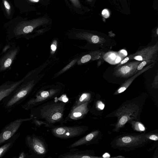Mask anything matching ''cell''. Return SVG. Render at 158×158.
<instances>
[{"label": "cell", "instance_id": "obj_1", "mask_svg": "<svg viewBox=\"0 0 158 158\" xmlns=\"http://www.w3.org/2000/svg\"><path fill=\"white\" fill-rule=\"evenodd\" d=\"M60 98H56L32 108L30 117L44 122L50 128L57 123L63 125L67 104L64 99Z\"/></svg>", "mask_w": 158, "mask_h": 158}, {"label": "cell", "instance_id": "obj_2", "mask_svg": "<svg viewBox=\"0 0 158 158\" xmlns=\"http://www.w3.org/2000/svg\"><path fill=\"white\" fill-rule=\"evenodd\" d=\"M145 100L143 98H139L128 100L116 110L107 115L106 117H115L117 118L112 131L118 132L127 123L131 120H139Z\"/></svg>", "mask_w": 158, "mask_h": 158}, {"label": "cell", "instance_id": "obj_3", "mask_svg": "<svg viewBox=\"0 0 158 158\" xmlns=\"http://www.w3.org/2000/svg\"><path fill=\"white\" fill-rule=\"evenodd\" d=\"M151 132L142 134H123L116 137L111 143L112 147L125 151L141 147L147 143Z\"/></svg>", "mask_w": 158, "mask_h": 158}, {"label": "cell", "instance_id": "obj_4", "mask_svg": "<svg viewBox=\"0 0 158 158\" xmlns=\"http://www.w3.org/2000/svg\"><path fill=\"white\" fill-rule=\"evenodd\" d=\"M25 142L33 158H43L48 151L45 140L34 134L27 135L25 138Z\"/></svg>", "mask_w": 158, "mask_h": 158}, {"label": "cell", "instance_id": "obj_5", "mask_svg": "<svg viewBox=\"0 0 158 158\" xmlns=\"http://www.w3.org/2000/svg\"><path fill=\"white\" fill-rule=\"evenodd\" d=\"M88 126L84 125L66 126H55L50 128L52 134L55 137L62 139H67L81 136L88 130Z\"/></svg>", "mask_w": 158, "mask_h": 158}, {"label": "cell", "instance_id": "obj_6", "mask_svg": "<svg viewBox=\"0 0 158 158\" xmlns=\"http://www.w3.org/2000/svg\"><path fill=\"white\" fill-rule=\"evenodd\" d=\"M32 118H19L11 122L5 126L0 132V146L12 137L24 122L31 121Z\"/></svg>", "mask_w": 158, "mask_h": 158}, {"label": "cell", "instance_id": "obj_7", "mask_svg": "<svg viewBox=\"0 0 158 158\" xmlns=\"http://www.w3.org/2000/svg\"><path fill=\"white\" fill-rule=\"evenodd\" d=\"M86 102L74 107H72L67 116L63 121V124L77 121L83 118L89 111V104Z\"/></svg>", "mask_w": 158, "mask_h": 158}, {"label": "cell", "instance_id": "obj_8", "mask_svg": "<svg viewBox=\"0 0 158 158\" xmlns=\"http://www.w3.org/2000/svg\"><path fill=\"white\" fill-rule=\"evenodd\" d=\"M100 134L99 130L93 131L71 144L68 148L70 149L83 145H88L96 143L100 138Z\"/></svg>", "mask_w": 158, "mask_h": 158}, {"label": "cell", "instance_id": "obj_9", "mask_svg": "<svg viewBox=\"0 0 158 158\" xmlns=\"http://www.w3.org/2000/svg\"><path fill=\"white\" fill-rule=\"evenodd\" d=\"M69 152L60 155L59 158H99L95 156L94 151L91 150H79L72 148Z\"/></svg>", "mask_w": 158, "mask_h": 158}, {"label": "cell", "instance_id": "obj_10", "mask_svg": "<svg viewBox=\"0 0 158 158\" xmlns=\"http://www.w3.org/2000/svg\"><path fill=\"white\" fill-rule=\"evenodd\" d=\"M142 61H137L127 64L117 70L116 73L122 77H128L132 74L136 69L138 65Z\"/></svg>", "mask_w": 158, "mask_h": 158}, {"label": "cell", "instance_id": "obj_11", "mask_svg": "<svg viewBox=\"0 0 158 158\" xmlns=\"http://www.w3.org/2000/svg\"><path fill=\"white\" fill-rule=\"evenodd\" d=\"M35 21L23 22L19 23L15 29V33L19 35L31 32L36 26V23Z\"/></svg>", "mask_w": 158, "mask_h": 158}, {"label": "cell", "instance_id": "obj_12", "mask_svg": "<svg viewBox=\"0 0 158 158\" xmlns=\"http://www.w3.org/2000/svg\"><path fill=\"white\" fill-rule=\"evenodd\" d=\"M20 133L17 132L0 147V158L2 157L13 146L19 137Z\"/></svg>", "mask_w": 158, "mask_h": 158}, {"label": "cell", "instance_id": "obj_13", "mask_svg": "<svg viewBox=\"0 0 158 158\" xmlns=\"http://www.w3.org/2000/svg\"><path fill=\"white\" fill-rule=\"evenodd\" d=\"M91 98L90 94L83 93L77 97L72 107L77 106L86 102L90 103L91 101Z\"/></svg>", "mask_w": 158, "mask_h": 158}, {"label": "cell", "instance_id": "obj_14", "mask_svg": "<svg viewBox=\"0 0 158 158\" xmlns=\"http://www.w3.org/2000/svg\"><path fill=\"white\" fill-rule=\"evenodd\" d=\"M153 65L152 64L149 66H147L145 68L141 70V71L139 72L138 73H137L136 75L132 77L129 80V81H126L124 83L122 86L120 87L117 90V92L115 93V94H120L124 92L129 86L130 84L133 81L135 77H137L139 75L142 73L143 72H144L146 70H148L151 67V66Z\"/></svg>", "mask_w": 158, "mask_h": 158}, {"label": "cell", "instance_id": "obj_15", "mask_svg": "<svg viewBox=\"0 0 158 158\" xmlns=\"http://www.w3.org/2000/svg\"><path fill=\"white\" fill-rule=\"evenodd\" d=\"M21 82V81L17 82L8 88L3 89L0 91V102L14 91Z\"/></svg>", "mask_w": 158, "mask_h": 158}, {"label": "cell", "instance_id": "obj_16", "mask_svg": "<svg viewBox=\"0 0 158 158\" xmlns=\"http://www.w3.org/2000/svg\"><path fill=\"white\" fill-rule=\"evenodd\" d=\"M131 125L133 129L138 131H143L145 130L144 125L138 121L131 120L129 122Z\"/></svg>", "mask_w": 158, "mask_h": 158}, {"label": "cell", "instance_id": "obj_17", "mask_svg": "<svg viewBox=\"0 0 158 158\" xmlns=\"http://www.w3.org/2000/svg\"><path fill=\"white\" fill-rule=\"evenodd\" d=\"M31 118V121L35 126L40 127L42 126H44L47 127L46 124L44 122L36 118Z\"/></svg>", "mask_w": 158, "mask_h": 158}, {"label": "cell", "instance_id": "obj_18", "mask_svg": "<svg viewBox=\"0 0 158 158\" xmlns=\"http://www.w3.org/2000/svg\"><path fill=\"white\" fill-rule=\"evenodd\" d=\"M4 5L7 13L9 15L10 14L11 7L10 5L6 0H3Z\"/></svg>", "mask_w": 158, "mask_h": 158}, {"label": "cell", "instance_id": "obj_19", "mask_svg": "<svg viewBox=\"0 0 158 158\" xmlns=\"http://www.w3.org/2000/svg\"><path fill=\"white\" fill-rule=\"evenodd\" d=\"M94 104V106L93 107H95L96 108H97L99 109L102 110L105 107L104 104L100 101H97Z\"/></svg>", "mask_w": 158, "mask_h": 158}, {"label": "cell", "instance_id": "obj_20", "mask_svg": "<svg viewBox=\"0 0 158 158\" xmlns=\"http://www.w3.org/2000/svg\"><path fill=\"white\" fill-rule=\"evenodd\" d=\"M91 56L89 54L83 56L81 60V62L84 63L89 61L91 59Z\"/></svg>", "mask_w": 158, "mask_h": 158}, {"label": "cell", "instance_id": "obj_21", "mask_svg": "<svg viewBox=\"0 0 158 158\" xmlns=\"http://www.w3.org/2000/svg\"><path fill=\"white\" fill-rule=\"evenodd\" d=\"M19 158H33L31 155H30L28 154L25 153L23 152H22L19 154Z\"/></svg>", "mask_w": 158, "mask_h": 158}, {"label": "cell", "instance_id": "obj_22", "mask_svg": "<svg viewBox=\"0 0 158 158\" xmlns=\"http://www.w3.org/2000/svg\"><path fill=\"white\" fill-rule=\"evenodd\" d=\"M12 58L9 57L6 60L4 64V66L5 68H7L10 65L12 61Z\"/></svg>", "mask_w": 158, "mask_h": 158}, {"label": "cell", "instance_id": "obj_23", "mask_svg": "<svg viewBox=\"0 0 158 158\" xmlns=\"http://www.w3.org/2000/svg\"><path fill=\"white\" fill-rule=\"evenodd\" d=\"M148 139L152 140L157 141L158 139L157 134L153 133L151 132L149 136Z\"/></svg>", "mask_w": 158, "mask_h": 158}, {"label": "cell", "instance_id": "obj_24", "mask_svg": "<svg viewBox=\"0 0 158 158\" xmlns=\"http://www.w3.org/2000/svg\"><path fill=\"white\" fill-rule=\"evenodd\" d=\"M147 64V61L145 60L142 61L137 67V69L138 70H141L143 67Z\"/></svg>", "mask_w": 158, "mask_h": 158}, {"label": "cell", "instance_id": "obj_25", "mask_svg": "<svg viewBox=\"0 0 158 158\" xmlns=\"http://www.w3.org/2000/svg\"><path fill=\"white\" fill-rule=\"evenodd\" d=\"M91 40L93 43H97L99 41V38L97 35H94L91 37Z\"/></svg>", "mask_w": 158, "mask_h": 158}, {"label": "cell", "instance_id": "obj_26", "mask_svg": "<svg viewBox=\"0 0 158 158\" xmlns=\"http://www.w3.org/2000/svg\"><path fill=\"white\" fill-rule=\"evenodd\" d=\"M75 6L77 7H81L78 0H70Z\"/></svg>", "mask_w": 158, "mask_h": 158}, {"label": "cell", "instance_id": "obj_27", "mask_svg": "<svg viewBox=\"0 0 158 158\" xmlns=\"http://www.w3.org/2000/svg\"><path fill=\"white\" fill-rule=\"evenodd\" d=\"M102 14L105 18H107L109 16V14L108 11L107 10H103L102 12Z\"/></svg>", "mask_w": 158, "mask_h": 158}, {"label": "cell", "instance_id": "obj_28", "mask_svg": "<svg viewBox=\"0 0 158 158\" xmlns=\"http://www.w3.org/2000/svg\"><path fill=\"white\" fill-rule=\"evenodd\" d=\"M129 59V58L128 57L125 58L124 59L122 60L120 63V64H122L126 63L127 62Z\"/></svg>", "mask_w": 158, "mask_h": 158}, {"label": "cell", "instance_id": "obj_29", "mask_svg": "<svg viewBox=\"0 0 158 158\" xmlns=\"http://www.w3.org/2000/svg\"><path fill=\"white\" fill-rule=\"evenodd\" d=\"M51 49L53 51H55L56 48V45L54 44H52L51 47Z\"/></svg>", "mask_w": 158, "mask_h": 158}, {"label": "cell", "instance_id": "obj_30", "mask_svg": "<svg viewBox=\"0 0 158 158\" xmlns=\"http://www.w3.org/2000/svg\"><path fill=\"white\" fill-rule=\"evenodd\" d=\"M110 156V154L107 153H105L103 155V157L104 158H109Z\"/></svg>", "mask_w": 158, "mask_h": 158}, {"label": "cell", "instance_id": "obj_31", "mask_svg": "<svg viewBox=\"0 0 158 158\" xmlns=\"http://www.w3.org/2000/svg\"><path fill=\"white\" fill-rule=\"evenodd\" d=\"M32 1L35 2H38L39 1V0H32Z\"/></svg>", "mask_w": 158, "mask_h": 158}, {"label": "cell", "instance_id": "obj_32", "mask_svg": "<svg viewBox=\"0 0 158 158\" xmlns=\"http://www.w3.org/2000/svg\"><path fill=\"white\" fill-rule=\"evenodd\" d=\"M157 34H158V29H157Z\"/></svg>", "mask_w": 158, "mask_h": 158}]
</instances>
